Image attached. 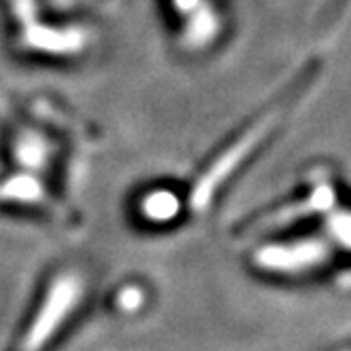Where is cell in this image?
<instances>
[{
  "label": "cell",
  "instance_id": "1",
  "mask_svg": "<svg viewBox=\"0 0 351 351\" xmlns=\"http://www.w3.org/2000/svg\"><path fill=\"white\" fill-rule=\"evenodd\" d=\"M87 296V280L77 269L56 273L45 288L38 305L23 328L15 351H43L58 339Z\"/></svg>",
  "mask_w": 351,
  "mask_h": 351
},
{
  "label": "cell",
  "instance_id": "2",
  "mask_svg": "<svg viewBox=\"0 0 351 351\" xmlns=\"http://www.w3.org/2000/svg\"><path fill=\"white\" fill-rule=\"evenodd\" d=\"M15 9L19 13V17L23 19L30 26V23H34V5L32 0H15Z\"/></svg>",
  "mask_w": 351,
  "mask_h": 351
},
{
  "label": "cell",
  "instance_id": "3",
  "mask_svg": "<svg viewBox=\"0 0 351 351\" xmlns=\"http://www.w3.org/2000/svg\"><path fill=\"white\" fill-rule=\"evenodd\" d=\"M199 0H176V7H178L180 11H189L193 7H197Z\"/></svg>",
  "mask_w": 351,
  "mask_h": 351
}]
</instances>
